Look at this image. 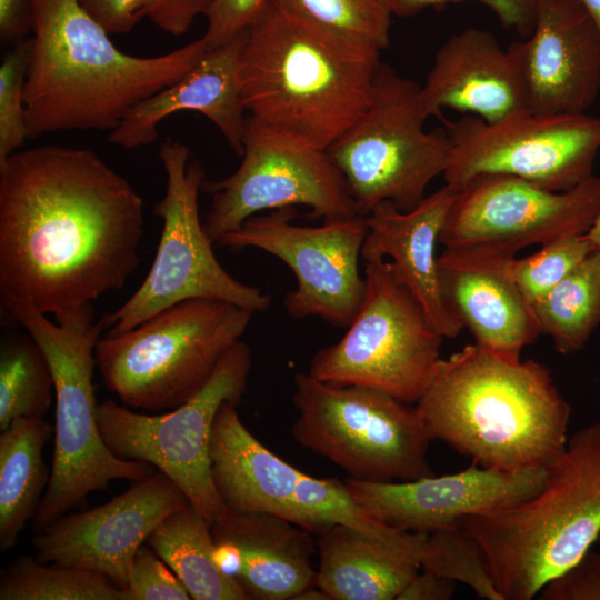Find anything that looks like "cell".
<instances>
[{
  "mask_svg": "<svg viewBox=\"0 0 600 600\" xmlns=\"http://www.w3.org/2000/svg\"><path fill=\"white\" fill-rule=\"evenodd\" d=\"M33 28L32 0H0V38L2 42L18 43L27 39Z\"/></svg>",
  "mask_w": 600,
  "mask_h": 600,
  "instance_id": "42",
  "label": "cell"
},
{
  "mask_svg": "<svg viewBox=\"0 0 600 600\" xmlns=\"http://www.w3.org/2000/svg\"><path fill=\"white\" fill-rule=\"evenodd\" d=\"M424 117H442L450 108L498 122L527 109L518 67L487 30L468 28L450 37L437 51L419 91Z\"/></svg>",
  "mask_w": 600,
  "mask_h": 600,
  "instance_id": "23",
  "label": "cell"
},
{
  "mask_svg": "<svg viewBox=\"0 0 600 600\" xmlns=\"http://www.w3.org/2000/svg\"><path fill=\"white\" fill-rule=\"evenodd\" d=\"M144 207L99 154L44 144L0 164V294L53 318L122 289L140 262Z\"/></svg>",
  "mask_w": 600,
  "mask_h": 600,
  "instance_id": "1",
  "label": "cell"
},
{
  "mask_svg": "<svg viewBox=\"0 0 600 600\" xmlns=\"http://www.w3.org/2000/svg\"><path fill=\"white\" fill-rule=\"evenodd\" d=\"M0 600H124V592L99 572L20 556L1 571Z\"/></svg>",
  "mask_w": 600,
  "mask_h": 600,
  "instance_id": "31",
  "label": "cell"
},
{
  "mask_svg": "<svg viewBox=\"0 0 600 600\" xmlns=\"http://www.w3.org/2000/svg\"><path fill=\"white\" fill-rule=\"evenodd\" d=\"M7 312L42 348L54 381V448L50 479L31 524L39 532L80 506L96 491L124 479L140 481L153 472L150 463L113 454L100 433L94 386V350L102 319L92 303L49 319L31 307L4 302Z\"/></svg>",
  "mask_w": 600,
  "mask_h": 600,
  "instance_id": "6",
  "label": "cell"
},
{
  "mask_svg": "<svg viewBox=\"0 0 600 600\" xmlns=\"http://www.w3.org/2000/svg\"><path fill=\"white\" fill-rule=\"evenodd\" d=\"M159 158L167 177L163 197L152 213L162 230L153 262L140 287L112 313L101 319L107 334L128 331L178 302L210 298L252 312L266 311L268 293L231 276L218 261L213 241L199 216V193L206 171L190 159L189 148L178 140L160 144Z\"/></svg>",
  "mask_w": 600,
  "mask_h": 600,
  "instance_id": "10",
  "label": "cell"
},
{
  "mask_svg": "<svg viewBox=\"0 0 600 600\" xmlns=\"http://www.w3.org/2000/svg\"><path fill=\"white\" fill-rule=\"evenodd\" d=\"M457 588V582L422 570L414 574L402 589L397 600H448Z\"/></svg>",
  "mask_w": 600,
  "mask_h": 600,
  "instance_id": "43",
  "label": "cell"
},
{
  "mask_svg": "<svg viewBox=\"0 0 600 600\" xmlns=\"http://www.w3.org/2000/svg\"><path fill=\"white\" fill-rule=\"evenodd\" d=\"M241 157L232 174L202 184L212 197L203 227L214 243L260 211L299 204L323 221L357 214L326 150L298 143L247 116Z\"/></svg>",
  "mask_w": 600,
  "mask_h": 600,
  "instance_id": "16",
  "label": "cell"
},
{
  "mask_svg": "<svg viewBox=\"0 0 600 600\" xmlns=\"http://www.w3.org/2000/svg\"><path fill=\"white\" fill-rule=\"evenodd\" d=\"M287 16L353 46L381 52L390 42L387 0H268Z\"/></svg>",
  "mask_w": 600,
  "mask_h": 600,
  "instance_id": "32",
  "label": "cell"
},
{
  "mask_svg": "<svg viewBox=\"0 0 600 600\" xmlns=\"http://www.w3.org/2000/svg\"><path fill=\"white\" fill-rule=\"evenodd\" d=\"M596 248L587 233L541 246L529 257L511 262V274L532 306L573 271Z\"/></svg>",
  "mask_w": 600,
  "mask_h": 600,
  "instance_id": "34",
  "label": "cell"
},
{
  "mask_svg": "<svg viewBox=\"0 0 600 600\" xmlns=\"http://www.w3.org/2000/svg\"><path fill=\"white\" fill-rule=\"evenodd\" d=\"M513 258L487 247L444 248L438 267L444 302L476 343L520 358L541 330L532 306L512 278Z\"/></svg>",
  "mask_w": 600,
  "mask_h": 600,
  "instance_id": "21",
  "label": "cell"
},
{
  "mask_svg": "<svg viewBox=\"0 0 600 600\" xmlns=\"http://www.w3.org/2000/svg\"><path fill=\"white\" fill-rule=\"evenodd\" d=\"M189 502L186 494L158 471L109 502L66 513L36 532L31 540L34 557L42 563L99 572L124 589L138 548L164 518Z\"/></svg>",
  "mask_w": 600,
  "mask_h": 600,
  "instance_id": "18",
  "label": "cell"
},
{
  "mask_svg": "<svg viewBox=\"0 0 600 600\" xmlns=\"http://www.w3.org/2000/svg\"><path fill=\"white\" fill-rule=\"evenodd\" d=\"M419 91L418 83L381 62L366 109L327 150L359 216L386 200L412 210L446 169L450 140L443 129H423Z\"/></svg>",
  "mask_w": 600,
  "mask_h": 600,
  "instance_id": "9",
  "label": "cell"
},
{
  "mask_svg": "<svg viewBox=\"0 0 600 600\" xmlns=\"http://www.w3.org/2000/svg\"><path fill=\"white\" fill-rule=\"evenodd\" d=\"M266 0H216L207 14L202 38L210 50L217 49L246 31Z\"/></svg>",
  "mask_w": 600,
  "mask_h": 600,
  "instance_id": "39",
  "label": "cell"
},
{
  "mask_svg": "<svg viewBox=\"0 0 600 600\" xmlns=\"http://www.w3.org/2000/svg\"><path fill=\"white\" fill-rule=\"evenodd\" d=\"M216 0H150L147 17L162 31L181 36L196 18L207 14Z\"/></svg>",
  "mask_w": 600,
  "mask_h": 600,
  "instance_id": "41",
  "label": "cell"
},
{
  "mask_svg": "<svg viewBox=\"0 0 600 600\" xmlns=\"http://www.w3.org/2000/svg\"><path fill=\"white\" fill-rule=\"evenodd\" d=\"M427 533L382 540L336 524L318 534L316 584L331 600H393L421 570Z\"/></svg>",
  "mask_w": 600,
  "mask_h": 600,
  "instance_id": "26",
  "label": "cell"
},
{
  "mask_svg": "<svg viewBox=\"0 0 600 600\" xmlns=\"http://www.w3.org/2000/svg\"><path fill=\"white\" fill-rule=\"evenodd\" d=\"M297 418L293 439L366 481H409L433 471L432 440L416 404L362 386L322 382L309 373L294 377Z\"/></svg>",
  "mask_w": 600,
  "mask_h": 600,
  "instance_id": "8",
  "label": "cell"
},
{
  "mask_svg": "<svg viewBox=\"0 0 600 600\" xmlns=\"http://www.w3.org/2000/svg\"><path fill=\"white\" fill-rule=\"evenodd\" d=\"M597 543H598L599 549H600V536H599L598 539H597Z\"/></svg>",
  "mask_w": 600,
  "mask_h": 600,
  "instance_id": "47",
  "label": "cell"
},
{
  "mask_svg": "<svg viewBox=\"0 0 600 600\" xmlns=\"http://www.w3.org/2000/svg\"><path fill=\"white\" fill-rule=\"evenodd\" d=\"M237 407L221 404L210 438L213 482L229 509L271 513L313 536L336 524L390 541L408 532L368 516L344 481L311 477L279 458L248 430Z\"/></svg>",
  "mask_w": 600,
  "mask_h": 600,
  "instance_id": "13",
  "label": "cell"
},
{
  "mask_svg": "<svg viewBox=\"0 0 600 600\" xmlns=\"http://www.w3.org/2000/svg\"><path fill=\"white\" fill-rule=\"evenodd\" d=\"M524 88L527 109L578 114L600 90V29L580 0H540L534 27L508 47Z\"/></svg>",
  "mask_w": 600,
  "mask_h": 600,
  "instance_id": "20",
  "label": "cell"
},
{
  "mask_svg": "<svg viewBox=\"0 0 600 600\" xmlns=\"http://www.w3.org/2000/svg\"><path fill=\"white\" fill-rule=\"evenodd\" d=\"M294 600H331L330 597L317 584L300 592Z\"/></svg>",
  "mask_w": 600,
  "mask_h": 600,
  "instance_id": "44",
  "label": "cell"
},
{
  "mask_svg": "<svg viewBox=\"0 0 600 600\" xmlns=\"http://www.w3.org/2000/svg\"><path fill=\"white\" fill-rule=\"evenodd\" d=\"M393 16L411 17L423 9L448 2L464 0H387ZM488 7L503 27L513 29L527 38L534 27L537 8L540 0H474Z\"/></svg>",
  "mask_w": 600,
  "mask_h": 600,
  "instance_id": "37",
  "label": "cell"
},
{
  "mask_svg": "<svg viewBox=\"0 0 600 600\" xmlns=\"http://www.w3.org/2000/svg\"><path fill=\"white\" fill-rule=\"evenodd\" d=\"M547 467L518 471L477 463L457 473L409 481L344 482L356 503L371 518L404 531L429 533L458 526L459 519L518 506L536 496Z\"/></svg>",
  "mask_w": 600,
  "mask_h": 600,
  "instance_id": "19",
  "label": "cell"
},
{
  "mask_svg": "<svg viewBox=\"0 0 600 600\" xmlns=\"http://www.w3.org/2000/svg\"><path fill=\"white\" fill-rule=\"evenodd\" d=\"M244 36L246 31L210 50L182 79L134 106L109 132V141L126 150L150 146L162 120L181 111H196L208 118L241 157L247 110L239 86V60Z\"/></svg>",
  "mask_w": 600,
  "mask_h": 600,
  "instance_id": "25",
  "label": "cell"
},
{
  "mask_svg": "<svg viewBox=\"0 0 600 600\" xmlns=\"http://www.w3.org/2000/svg\"><path fill=\"white\" fill-rule=\"evenodd\" d=\"M81 8L109 34L130 32L143 18L150 0H78Z\"/></svg>",
  "mask_w": 600,
  "mask_h": 600,
  "instance_id": "40",
  "label": "cell"
},
{
  "mask_svg": "<svg viewBox=\"0 0 600 600\" xmlns=\"http://www.w3.org/2000/svg\"><path fill=\"white\" fill-rule=\"evenodd\" d=\"M211 536L218 564L249 600H294L316 584L317 541L286 519L229 509L211 524Z\"/></svg>",
  "mask_w": 600,
  "mask_h": 600,
  "instance_id": "22",
  "label": "cell"
},
{
  "mask_svg": "<svg viewBox=\"0 0 600 600\" xmlns=\"http://www.w3.org/2000/svg\"><path fill=\"white\" fill-rule=\"evenodd\" d=\"M124 600H189L188 590L148 544L136 551L123 589Z\"/></svg>",
  "mask_w": 600,
  "mask_h": 600,
  "instance_id": "36",
  "label": "cell"
},
{
  "mask_svg": "<svg viewBox=\"0 0 600 600\" xmlns=\"http://www.w3.org/2000/svg\"><path fill=\"white\" fill-rule=\"evenodd\" d=\"M538 596L542 600H600V551L588 550L572 567L546 583Z\"/></svg>",
  "mask_w": 600,
  "mask_h": 600,
  "instance_id": "38",
  "label": "cell"
},
{
  "mask_svg": "<svg viewBox=\"0 0 600 600\" xmlns=\"http://www.w3.org/2000/svg\"><path fill=\"white\" fill-rule=\"evenodd\" d=\"M24 82L28 138L114 130L139 102L182 79L210 48L201 37L157 57L122 52L78 0H32Z\"/></svg>",
  "mask_w": 600,
  "mask_h": 600,
  "instance_id": "2",
  "label": "cell"
},
{
  "mask_svg": "<svg viewBox=\"0 0 600 600\" xmlns=\"http://www.w3.org/2000/svg\"><path fill=\"white\" fill-rule=\"evenodd\" d=\"M451 149L442 173L458 191L482 174H507L550 191L590 178L600 150V118L516 112L498 122L467 114L442 120Z\"/></svg>",
  "mask_w": 600,
  "mask_h": 600,
  "instance_id": "14",
  "label": "cell"
},
{
  "mask_svg": "<svg viewBox=\"0 0 600 600\" xmlns=\"http://www.w3.org/2000/svg\"><path fill=\"white\" fill-rule=\"evenodd\" d=\"M532 308L541 333L552 339L559 353L583 348L600 322V251L588 256Z\"/></svg>",
  "mask_w": 600,
  "mask_h": 600,
  "instance_id": "29",
  "label": "cell"
},
{
  "mask_svg": "<svg viewBox=\"0 0 600 600\" xmlns=\"http://www.w3.org/2000/svg\"><path fill=\"white\" fill-rule=\"evenodd\" d=\"M457 191L444 184L412 210L389 201L366 217L363 261L390 258L396 279L411 293L443 338H456L463 326L449 311L441 290L437 243Z\"/></svg>",
  "mask_w": 600,
  "mask_h": 600,
  "instance_id": "24",
  "label": "cell"
},
{
  "mask_svg": "<svg viewBox=\"0 0 600 600\" xmlns=\"http://www.w3.org/2000/svg\"><path fill=\"white\" fill-rule=\"evenodd\" d=\"M458 526L481 546L504 600L533 599L600 536V420L568 439L536 496Z\"/></svg>",
  "mask_w": 600,
  "mask_h": 600,
  "instance_id": "5",
  "label": "cell"
},
{
  "mask_svg": "<svg viewBox=\"0 0 600 600\" xmlns=\"http://www.w3.org/2000/svg\"><path fill=\"white\" fill-rule=\"evenodd\" d=\"M380 53L297 21L266 0L246 30L239 60L248 116L327 151L366 109Z\"/></svg>",
  "mask_w": 600,
  "mask_h": 600,
  "instance_id": "4",
  "label": "cell"
},
{
  "mask_svg": "<svg viewBox=\"0 0 600 600\" xmlns=\"http://www.w3.org/2000/svg\"><path fill=\"white\" fill-rule=\"evenodd\" d=\"M600 29V0H580Z\"/></svg>",
  "mask_w": 600,
  "mask_h": 600,
  "instance_id": "46",
  "label": "cell"
},
{
  "mask_svg": "<svg viewBox=\"0 0 600 600\" xmlns=\"http://www.w3.org/2000/svg\"><path fill=\"white\" fill-rule=\"evenodd\" d=\"M294 207L271 210L248 218L217 243L233 250L260 249L287 264L296 277L284 308L296 319L319 317L348 327L363 301L366 281L359 259L368 233L366 217L299 226Z\"/></svg>",
  "mask_w": 600,
  "mask_h": 600,
  "instance_id": "15",
  "label": "cell"
},
{
  "mask_svg": "<svg viewBox=\"0 0 600 600\" xmlns=\"http://www.w3.org/2000/svg\"><path fill=\"white\" fill-rule=\"evenodd\" d=\"M416 406L432 440L486 468L547 467L568 442L571 407L550 370L476 342L439 360Z\"/></svg>",
  "mask_w": 600,
  "mask_h": 600,
  "instance_id": "3",
  "label": "cell"
},
{
  "mask_svg": "<svg viewBox=\"0 0 600 600\" xmlns=\"http://www.w3.org/2000/svg\"><path fill=\"white\" fill-rule=\"evenodd\" d=\"M253 313L217 299L184 300L128 331L101 336L96 364L122 404L170 411L206 386L223 356L241 340Z\"/></svg>",
  "mask_w": 600,
  "mask_h": 600,
  "instance_id": "7",
  "label": "cell"
},
{
  "mask_svg": "<svg viewBox=\"0 0 600 600\" xmlns=\"http://www.w3.org/2000/svg\"><path fill=\"white\" fill-rule=\"evenodd\" d=\"M420 563L421 570L462 582L479 598L504 600L494 584L481 546L459 526L427 533Z\"/></svg>",
  "mask_w": 600,
  "mask_h": 600,
  "instance_id": "33",
  "label": "cell"
},
{
  "mask_svg": "<svg viewBox=\"0 0 600 600\" xmlns=\"http://www.w3.org/2000/svg\"><path fill=\"white\" fill-rule=\"evenodd\" d=\"M148 543L169 566L193 600H249L214 557L211 526L191 502L164 518Z\"/></svg>",
  "mask_w": 600,
  "mask_h": 600,
  "instance_id": "28",
  "label": "cell"
},
{
  "mask_svg": "<svg viewBox=\"0 0 600 600\" xmlns=\"http://www.w3.org/2000/svg\"><path fill=\"white\" fill-rule=\"evenodd\" d=\"M250 369V348L240 340L206 386L176 409L149 416L106 400L97 408L102 439L117 457L150 463L168 477L211 526L229 510L212 478V426L223 402L240 403Z\"/></svg>",
  "mask_w": 600,
  "mask_h": 600,
  "instance_id": "12",
  "label": "cell"
},
{
  "mask_svg": "<svg viewBox=\"0 0 600 600\" xmlns=\"http://www.w3.org/2000/svg\"><path fill=\"white\" fill-rule=\"evenodd\" d=\"M31 43L27 38L13 44L0 66V164L28 139L24 82Z\"/></svg>",
  "mask_w": 600,
  "mask_h": 600,
  "instance_id": "35",
  "label": "cell"
},
{
  "mask_svg": "<svg viewBox=\"0 0 600 600\" xmlns=\"http://www.w3.org/2000/svg\"><path fill=\"white\" fill-rule=\"evenodd\" d=\"M363 276L358 313L338 342L314 354L308 373L322 382L368 387L416 404L441 359L443 337L396 279L389 260H366Z\"/></svg>",
  "mask_w": 600,
  "mask_h": 600,
  "instance_id": "11",
  "label": "cell"
},
{
  "mask_svg": "<svg viewBox=\"0 0 600 600\" xmlns=\"http://www.w3.org/2000/svg\"><path fill=\"white\" fill-rule=\"evenodd\" d=\"M587 236L593 243L596 250L600 251V209L591 228L588 230Z\"/></svg>",
  "mask_w": 600,
  "mask_h": 600,
  "instance_id": "45",
  "label": "cell"
},
{
  "mask_svg": "<svg viewBox=\"0 0 600 600\" xmlns=\"http://www.w3.org/2000/svg\"><path fill=\"white\" fill-rule=\"evenodd\" d=\"M54 433L44 418H18L0 433V551L7 552L32 521L50 470L43 448Z\"/></svg>",
  "mask_w": 600,
  "mask_h": 600,
  "instance_id": "27",
  "label": "cell"
},
{
  "mask_svg": "<svg viewBox=\"0 0 600 600\" xmlns=\"http://www.w3.org/2000/svg\"><path fill=\"white\" fill-rule=\"evenodd\" d=\"M54 398L53 374L38 342L23 329L1 338L0 431L18 418H44Z\"/></svg>",
  "mask_w": 600,
  "mask_h": 600,
  "instance_id": "30",
  "label": "cell"
},
{
  "mask_svg": "<svg viewBox=\"0 0 600 600\" xmlns=\"http://www.w3.org/2000/svg\"><path fill=\"white\" fill-rule=\"evenodd\" d=\"M599 209L600 177L557 192L512 176L482 174L457 191L439 243L516 256L531 244L587 233Z\"/></svg>",
  "mask_w": 600,
  "mask_h": 600,
  "instance_id": "17",
  "label": "cell"
}]
</instances>
